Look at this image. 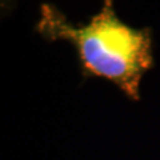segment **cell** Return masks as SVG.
<instances>
[{"label":"cell","mask_w":160,"mask_h":160,"mask_svg":"<svg viewBox=\"0 0 160 160\" xmlns=\"http://www.w3.org/2000/svg\"><path fill=\"white\" fill-rule=\"evenodd\" d=\"M35 29L47 42L71 44L84 76L106 79L133 102L140 100V83L153 67L152 29L123 23L115 0H103L87 24H73L55 4L43 3Z\"/></svg>","instance_id":"1"},{"label":"cell","mask_w":160,"mask_h":160,"mask_svg":"<svg viewBox=\"0 0 160 160\" xmlns=\"http://www.w3.org/2000/svg\"><path fill=\"white\" fill-rule=\"evenodd\" d=\"M18 4V0H0V22L11 13Z\"/></svg>","instance_id":"2"}]
</instances>
